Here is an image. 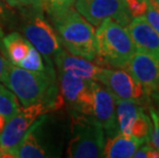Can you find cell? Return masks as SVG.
<instances>
[{
  "instance_id": "6da1fadb",
  "label": "cell",
  "mask_w": 159,
  "mask_h": 158,
  "mask_svg": "<svg viewBox=\"0 0 159 158\" xmlns=\"http://www.w3.org/2000/svg\"><path fill=\"white\" fill-rule=\"evenodd\" d=\"M1 82L15 93L23 107L45 102L56 111L65 105L57 88V75L48 72L30 71L9 63Z\"/></svg>"
},
{
  "instance_id": "7a4b0ae2",
  "label": "cell",
  "mask_w": 159,
  "mask_h": 158,
  "mask_svg": "<svg viewBox=\"0 0 159 158\" xmlns=\"http://www.w3.org/2000/svg\"><path fill=\"white\" fill-rule=\"evenodd\" d=\"M50 19L61 45L67 52L91 62L96 61V32L78 11L70 8Z\"/></svg>"
},
{
  "instance_id": "3957f363",
  "label": "cell",
  "mask_w": 159,
  "mask_h": 158,
  "mask_svg": "<svg viewBox=\"0 0 159 158\" xmlns=\"http://www.w3.org/2000/svg\"><path fill=\"white\" fill-rule=\"evenodd\" d=\"M97 59L99 66L124 69L136 52V45L126 27L113 20H105L96 31Z\"/></svg>"
},
{
  "instance_id": "277c9868",
  "label": "cell",
  "mask_w": 159,
  "mask_h": 158,
  "mask_svg": "<svg viewBox=\"0 0 159 158\" xmlns=\"http://www.w3.org/2000/svg\"><path fill=\"white\" fill-rule=\"evenodd\" d=\"M62 148L52 121L46 114H43L25 133L20 144L11 152V157H60Z\"/></svg>"
},
{
  "instance_id": "5b68a950",
  "label": "cell",
  "mask_w": 159,
  "mask_h": 158,
  "mask_svg": "<svg viewBox=\"0 0 159 158\" xmlns=\"http://www.w3.org/2000/svg\"><path fill=\"white\" fill-rule=\"evenodd\" d=\"M72 137L67 148L71 158L104 157L105 132L93 116H72Z\"/></svg>"
},
{
  "instance_id": "8992f818",
  "label": "cell",
  "mask_w": 159,
  "mask_h": 158,
  "mask_svg": "<svg viewBox=\"0 0 159 158\" xmlns=\"http://www.w3.org/2000/svg\"><path fill=\"white\" fill-rule=\"evenodd\" d=\"M26 15L22 32L26 39L40 52L47 64V72L56 75L53 60L62 49L55 29L44 19L42 12H29Z\"/></svg>"
},
{
  "instance_id": "52a82bcc",
  "label": "cell",
  "mask_w": 159,
  "mask_h": 158,
  "mask_svg": "<svg viewBox=\"0 0 159 158\" xmlns=\"http://www.w3.org/2000/svg\"><path fill=\"white\" fill-rule=\"evenodd\" d=\"M93 81L59 71L60 93L72 116H93Z\"/></svg>"
},
{
  "instance_id": "ba28073f",
  "label": "cell",
  "mask_w": 159,
  "mask_h": 158,
  "mask_svg": "<svg viewBox=\"0 0 159 158\" xmlns=\"http://www.w3.org/2000/svg\"><path fill=\"white\" fill-rule=\"evenodd\" d=\"M52 111L48 104L39 102L20 108L19 112L6 121L4 129L0 133V149L7 157H11V152L28 132V129L40 116Z\"/></svg>"
},
{
  "instance_id": "9c48e42d",
  "label": "cell",
  "mask_w": 159,
  "mask_h": 158,
  "mask_svg": "<svg viewBox=\"0 0 159 158\" xmlns=\"http://www.w3.org/2000/svg\"><path fill=\"white\" fill-rule=\"evenodd\" d=\"M76 11L93 26L105 20H113L126 27L133 16L125 0H76Z\"/></svg>"
},
{
  "instance_id": "30bf717a",
  "label": "cell",
  "mask_w": 159,
  "mask_h": 158,
  "mask_svg": "<svg viewBox=\"0 0 159 158\" xmlns=\"http://www.w3.org/2000/svg\"><path fill=\"white\" fill-rule=\"evenodd\" d=\"M97 81L107 87L115 100H133L142 104L148 100L142 85L125 69L102 68Z\"/></svg>"
},
{
  "instance_id": "8fae6325",
  "label": "cell",
  "mask_w": 159,
  "mask_h": 158,
  "mask_svg": "<svg viewBox=\"0 0 159 158\" xmlns=\"http://www.w3.org/2000/svg\"><path fill=\"white\" fill-rule=\"evenodd\" d=\"M124 69L142 85L147 99L159 89V56L136 50Z\"/></svg>"
},
{
  "instance_id": "7c38bea8",
  "label": "cell",
  "mask_w": 159,
  "mask_h": 158,
  "mask_svg": "<svg viewBox=\"0 0 159 158\" xmlns=\"http://www.w3.org/2000/svg\"><path fill=\"white\" fill-rule=\"evenodd\" d=\"M93 117L101 123L107 138L119 133L116 100L107 87L99 81H93Z\"/></svg>"
},
{
  "instance_id": "4fadbf2b",
  "label": "cell",
  "mask_w": 159,
  "mask_h": 158,
  "mask_svg": "<svg viewBox=\"0 0 159 158\" xmlns=\"http://www.w3.org/2000/svg\"><path fill=\"white\" fill-rule=\"evenodd\" d=\"M126 29L137 50L159 56V33L155 31L144 16L131 19Z\"/></svg>"
},
{
  "instance_id": "5bb4252c",
  "label": "cell",
  "mask_w": 159,
  "mask_h": 158,
  "mask_svg": "<svg viewBox=\"0 0 159 158\" xmlns=\"http://www.w3.org/2000/svg\"><path fill=\"white\" fill-rule=\"evenodd\" d=\"M53 63L57 66V71H65L74 76L94 81L98 80L99 74L103 68L102 66L94 65L89 60L71 55L63 48L57 53Z\"/></svg>"
},
{
  "instance_id": "9a60e30c",
  "label": "cell",
  "mask_w": 159,
  "mask_h": 158,
  "mask_svg": "<svg viewBox=\"0 0 159 158\" xmlns=\"http://www.w3.org/2000/svg\"><path fill=\"white\" fill-rule=\"evenodd\" d=\"M146 141L134 137L117 133L112 138H107L104 148V157L108 158H129Z\"/></svg>"
},
{
  "instance_id": "2e32d148",
  "label": "cell",
  "mask_w": 159,
  "mask_h": 158,
  "mask_svg": "<svg viewBox=\"0 0 159 158\" xmlns=\"http://www.w3.org/2000/svg\"><path fill=\"white\" fill-rule=\"evenodd\" d=\"M32 44L20 34L19 32H11L2 37L1 49L7 56L8 62L18 66L28 56Z\"/></svg>"
},
{
  "instance_id": "e0dca14e",
  "label": "cell",
  "mask_w": 159,
  "mask_h": 158,
  "mask_svg": "<svg viewBox=\"0 0 159 158\" xmlns=\"http://www.w3.org/2000/svg\"><path fill=\"white\" fill-rule=\"evenodd\" d=\"M116 104L119 133L130 136L131 126L144 107L142 103L133 100H116Z\"/></svg>"
},
{
  "instance_id": "ac0fdd59",
  "label": "cell",
  "mask_w": 159,
  "mask_h": 158,
  "mask_svg": "<svg viewBox=\"0 0 159 158\" xmlns=\"http://www.w3.org/2000/svg\"><path fill=\"white\" fill-rule=\"evenodd\" d=\"M20 108L21 107L15 93L0 84V114L4 115L8 120L19 112Z\"/></svg>"
},
{
  "instance_id": "d6986e66",
  "label": "cell",
  "mask_w": 159,
  "mask_h": 158,
  "mask_svg": "<svg viewBox=\"0 0 159 158\" xmlns=\"http://www.w3.org/2000/svg\"><path fill=\"white\" fill-rule=\"evenodd\" d=\"M152 130V121L148 114L143 109L138 115L137 119L131 126L130 136L137 139L146 141V143H150V133Z\"/></svg>"
},
{
  "instance_id": "ffe728a7",
  "label": "cell",
  "mask_w": 159,
  "mask_h": 158,
  "mask_svg": "<svg viewBox=\"0 0 159 158\" xmlns=\"http://www.w3.org/2000/svg\"><path fill=\"white\" fill-rule=\"evenodd\" d=\"M19 67L35 72H47V68L43 63V58L34 46H31L28 56L19 63Z\"/></svg>"
},
{
  "instance_id": "44dd1931",
  "label": "cell",
  "mask_w": 159,
  "mask_h": 158,
  "mask_svg": "<svg viewBox=\"0 0 159 158\" xmlns=\"http://www.w3.org/2000/svg\"><path fill=\"white\" fill-rule=\"evenodd\" d=\"M75 1L76 0H43V5L49 16L52 18L72 8Z\"/></svg>"
},
{
  "instance_id": "7402d4cb",
  "label": "cell",
  "mask_w": 159,
  "mask_h": 158,
  "mask_svg": "<svg viewBox=\"0 0 159 158\" xmlns=\"http://www.w3.org/2000/svg\"><path fill=\"white\" fill-rule=\"evenodd\" d=\"M5 2L12 7L21 9L24 13L42 12L44 9L43 0H5Z\"/></svg>"
},
{
  "instance_id": "603a6c76",
  "label": "cell",
  "mask_w": 159,
  "mask_h": 158,
  "mask_svg": "<svg viewBox=\"0 0 159 158\" xmlns=\"http://www.w3.org/2000/svg\"><path fill=\"white\" fill-rule=\"evenodd\" d=\"M151 121H152V130L150 133V144L159 151V118L156 111L153 107H149Z\"/></svg>"
},
{
  "instance_id": "cb8c5ba5",
  "label": "cell",
  "mask_w": 159,
  "mask_h": 158,
  "mask_svg": "<svg viewBox=\"0 0 159 158\" xmlns=\"http://www.w3.org/2000/svg\"><path fill=\"white\" fill-rule=\"evenodd\" d=\"M133 18L143 16L147 11L146 0H125Z\"/></svg>"
},
{
  "instance_id": "d4e9b609",
  "label": "cell",
  "mask_w": 159,
  "mask_h": 158,
  "mask_svg": "<svg viewBox=\"0 0 159 158\" xmlns=\"http://www.w3.org/2000/svg\"><path fill=\"white\" fill-rule=\"evenodd\" d=\"M134 158H159V151L150 143H145L133 155Z\"/></svg>"
},
{
  "instance_id": "484cf974",
  "label": "cell",
  "mask_w": 159,
  "mask_h": 158,
  "mask_svg": "<svg viewBox=\"0 0 159 158\" xmlns=\"http://www.w3.org/2000/svg\"><path fill=\"white\" fill-rule=\"evenodd\" d=\"M147 2V11L145 12V19L147 20V22L154 28L155 31L159 33V11L157 8H155L150 2L146 0Z\"/></svg>"
},
{
  "instance_id": "4316f807",
  "label": "cell",
  "mask_w": 159,
  "mask_h": 158,
  "mask_svg": "<svg viewBox=\"0 0 159 158\" xmlns=\"http://www.w3.org/2000/svg\"><path fill=\"white\" fill-rule=\"evenodd\" d=\"M9 62L5 59L4 55L0 52V81H2L3 77L5 75V72L7 70Z\"/></svg>"
},
{
  "instance_id": "83f0119b",
  "label": "cell",
  "mask_w": 159,
  "mask_h": 158,
  "mask_svg": "<svg viewBox=\"0 0 159 158\" xmlns=\"http://www.w3.org/2000/svg\"><path fill=\"white\" fill-rule=\"evenodd\" d=\"M150 97L154 101L155 105H156V109H155V111H156V113H157V115H158V118H159V89L156 90V92L152 93Z\"/></svg>"
},
{
  "instance_id": "f1b7e54d",
  "label": "cell",
  "mask_w": 159,
  "mask_h": 158,
  "mask_svg": "<svg viewBox=\"0 0 159 158\" xmlns=\"http://www.w3.org/2000/svg\"><path fill=\"white\" fill-rule=\"evenodd\" d=\"M6 121H7L6 117L4 115H2V114H0V133H1L3 129H4V125H5Z\"/></svg>"
},
{
  "instance_id": "f546056e",
  "label": "cell",
  "mask_w": 159,
  "mask_h": 158,
  "mask_svg": "<svg viewBox=\"0 0 159 158\" xmlns=\"http://www.w3.org/2000/svg\"><path fill=\"white\" fill-rule=\"evenodd\" d=\"M148 1L150 2L155 8H157L159 11V0H148Z\"/></svg>"
},
{
  "instance_id": "4dcf8cb0",
  "label": "cell",
  "mask_w": 159,
  "mask_h": 158,
  "mask_svg": "<svg viewBox=\"0 0 159 158\" xmlns=\"http://www.w3.org/2000/svg\"><path fill=\"white\" fill-rule=\"evenodd\" d=\"M0 157H7V155H6V154L3 152L1 149H0Z\"/></svg>"
},
{
  "instance_id": "1f68e13d",
  "label": "cell",
  "mask_w": 159,
  "mask_h": 158,
  "mask_svg": "<svg viewBox=\"0 0 159 158\" xmlns=\"http://www.w3.org/2000/svg\"><path fill=\"white\" fill-rule=\"evenodd\" d=\"M0 1H1V0H0Z\"/></svg>"
}]
</instances>
